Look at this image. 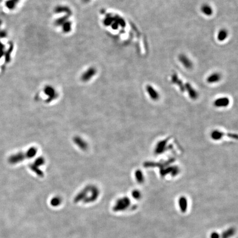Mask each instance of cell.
Instances as JSON below:
<instances>
[{"instance_id": "1", "label": "cell", "mask_w": 238, "mask_h": 238, "mask_svg": "<svg viewBox=\"0 0 238 238\" xmlns=\"http://www.w3.org/2000/svg\"><path fill=\"white\" fill-rule=\"evenodd\" d=\"M0 24V68H3L11 60L13 43L7 34V33L1 29Z\"/></svg>"}, {"instance_id": "2", "label": "cell", "mask_w": 238, "mask_h": 238, "mask_svg": "<svg viewBox=\"0 0 238 238\" xmlns=\"http://www.w3.org/2000/svg\"><path fill=\"white\" fill-rule=\"evenodd\" d=\"M180 63L183 65L184 67L186 69H191L193 67V64L191 60L184 54H181L178 57Z\"/></svg>"}, {"instance_id": "3", "label": "cell", "mask_w": 238, "mask_h": 238, "mask_svg": "<svg viewBox=\"0 0 238 238\" xmlns=\"http://www.w3.org/2000/svg\"><path fill=\"white\" fill-rule=\"evenodd\" d=\"M230 104V100L227 97H222L215 99L213 102V105L216 107H227Z\"/></svg>"}, {"instance_id": "4", "label": "cell", "mask_w": 238, "mask_h": 238, "mask_svg": "<svg viewBox=\"0 0 238 238\" xmlns=\"http://www.w3.org/2000/svg\"><path fill=\"white\" fill-rule=\"evenodd\" d=\"M130 204V201L128 198H124L119 199L116 202L115 208L118 209H124Z\"/></svg>"}, {"instance_id": "5", "label": "cell", "mask_w": 238, "mask_h": 238, "mask_svg": "<svg viewBox=\"0 0 238 238\" xmlns=\"http://www.w3.org/2000/svg\"><path fill=\"white\" fill-rule=\"evenodd\" d=\"M171 81L173 83L177 85L179 88L180 90L182 92H185V84L183 83L181 80L179 79L177 74L174 73L173 74L171 77Z\"/></svg>"}, {"instance_id": "6", "label": "cell", "mask_w": 238, "mask_h": 238, "mask_svg": "<svg viewBox=\"0 0 238 238\" xmlns=\"http://www.w3.org/2000/svg\"><path fill=\"white\" fill-rule=\"evenodd\" d=\"M168 141V139L161 141L158 143L154 148V153L156 154H160L163 153L166 150V144Z\"/></svg>"}, {"instance_id": "7", "label": "cell", "mask_w": 238, "mask_h": 238, "mask_svg": "<svg viewBox=\"0 0 238 238\" xmlns=\"http://www.w3.org/2000/svg\"><path fill=\"white\" fill-rule=\"evenodd\" d=\"M185 91L187 92L189 96L191 99L195 100L198 98V92L194 88L192 87L191 84L189 83H185Z\"/></svg>"}, {"instance_id": "8", "label": "cell", "mask_w": 238, "mask_h": 238, "mask_svg": "<svg viewBox=\"0 0 238 238\" xmlns=\"http://www.w3.org/2000/svg\"><path fill=\"white\" fill-rule=\"evenodd\" d=\"M73 141L77 147L81 149L83 151L86 150L88 148V145L87 142L82 139L81 137L79 136H75L73 138Z\"/></svg>"}, {"instance_id": "9", "label": "cell", "mask_w": 238, "mask_h": 238, "mask_svg": "<svg viewBox=\"0 0 238 238\" xmlns=\"http://www.w3.org/2000/svg\"><path fill=\"white\" fill-rule=\"evenodd\" d=\"M222 79V75L219 73L215 72L211 74L210 75L207 77V82L210 83V84H213L215 83H217L219 81H221Z\"/></svg>"}, {"instance_id": "10", "label": "cell", "mask_w": 238, "mask_h": 238, "mask_svg": "<svg viewBox=\"0 0 238 238\" xmlns=\"http://www.w3.org/2000/svg\"><path fill=\"white\" fill-rule=\"evenodd\" d=\"M179 206L180 208V211L183 213H185L187 209V207H188V202L186 197L185 196H181L179 201Z\"/></svg>"}, {"instance_id": "11", "label": "cell", "mask_w": 238, "mask_h": 238, "mask_svg": "<svg viewBox=\"0 0 238 238\" xmlns=\"http://www.w3.org/2000/svg\"><path fill=\"white\" fill-rule=\"evenodd\" d=\"M147 91L150 98L152 100H157L159 98V94L158 92L151 86H148L147 87Z\"/></svg>"}, {"instance_id": "12", "label": "cell", "mask_w": 238, "mask_h": 238, "mask_svg": "<svg viewBox=\"0 0 238 238\" xmlns=\"http://www.w3.org/2000/svg\"><path fill=\"white\" fill-rule=\"evenodd\" d=\"M201 11L203 15L210 16L213 14V9L211 6L207 4H204L201 7Z\"/></svg>"}, {"instance_id": "13", "label": "cell", "mask_w": 238, "mask_h": 238, "mask_svg": "<svg viewBox=\"0 0 238 238\" xmlns=\"http://www.w3.org/2000/svg\"><path fill=\"white\" fill-rule=\"evenodd\" d=\"M224 135V134L223 132L219 131L217 130H215L211 132V137L212 139H213L215 141H219L222 138Z\"/></svg>"}, {"instance_id": "14", "label": "cell", "mask_w": 238, "mask_h": 238, "mask_svg": "<svg viewBox=\"0 0 238 238\" xmlns=\"http://www.w3.org/2000/svg\"><path fill=\"white\" fill-rule=\"evenodd\" d=\"M236 232V229L234 228L231 227L224 231L221 236V238H230L234 235Z\"/></svg>"}, {"instance_id": "15", "label": "cell", "mask_w": 238, "mask_h": 238, "mask_svg": "<svg viewBox=\"0 0 238 238\" xmlns=\"http://www.w3.org/2000/svg\"><path fill=\"white\" fill-rule=\"evenodd\" d=\"M228 35V32L226 29H222L218 32L217 39L219 41H223L226 39Z\"/></svg>"}, {"instance_id": "16", "label": "cell", "mask_w": 238, "mask_h": 238, "mask_svg": "<svg viewBox=\"0 0 238 238\" xmlns=\"http://www.w3.org/2000/svg\"><path fill=\"white\" fill-rule=\"evenodd\" d=\"M135 177L137 181L139 184H142L145 181V177L142 171L141 170H137L135 173Z\"/></svg>"}, {"instance_id": "17", "label": "cell", "mask_w": 238, "mask_h": 238, "mask_svg": "<svg viewBox=\"0 0 238 238\" xmlns=\"http://www.w3.org/2000/svg\"><path fill=\"white\" fill-rule=\"evenodd\" d=\"M132 196H133V198L136 199V200H138L141 197V192L138 190H134L133 192H132Z\"/></svg>"}, {"instance_id": "18", "label": "cell", "mask_w": 238, "mask_h": 238, "mask_svg": "<svg viewBox=\"0 0 238 238\" xmlns=\"http://www.w3.org/2000/svg\"><path fill=\"white\" fill-rule=\"evenodd\" d=\"M60 203H61V199L58 197L54 198L51 201V203L54 206H57V205L58 206V205L60 204Z\"/></svg>"}, {"instance_id": "19", "label": "cell", "mask_w": 238, "mask_h": 238, "mask_svg": "<svg viewBox=\"0 0 238 238\" xmlns=\"http://www.w3.org/2000/svg\"><path fill=\"white\" fill-rule=\"evenodd\" d=\"M210 238H221V235L217 232H212L210 235Z\"/></svg>"}]
</instances>
